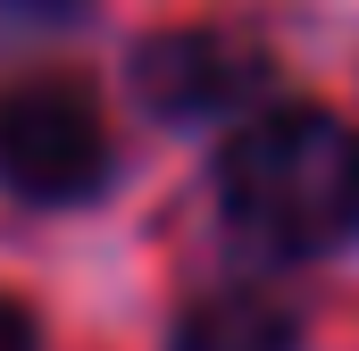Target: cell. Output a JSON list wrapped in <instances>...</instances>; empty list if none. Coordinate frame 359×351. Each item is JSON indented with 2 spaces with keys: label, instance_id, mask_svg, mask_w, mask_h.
Segmentation results:
<instances>
[{
  "label": "cell",
  "instance_id": "cell-5",
  "mask_svg": "<svg viewBox=\"0 0 359 351\" xmlns=\"http://www.w3.org/2000/svg\"><path fill=\"white\" fill-rule=\"evenodd\" d=\"M0 351H42L34 310H25V301H8V293H0Z\"/></svg>",
  "mask_w": 359,
  "mask_h": 351
},
{
  "label": "cell",
  "instance_id": "cell-3",
  "mask_svg": "<svg viewBox=\"0 0 359 351\" xmlns=\"http://www.w3.org/2000/svg\"><path fill=\"white\" fill-rule=\"evenodd\" d=\"M134 92L151 117H176V126H201V117H234L268 92V59L234 34H151L134 51Z\"/></svg>",
  "mask_w": 359,
  "mask_h": 351
},
{
  "label": "cell",
  "instance_id": "cell-1",
  "mask_svg": "<svg viewBox=\"0 0 359 351\" xmlns=\"http://www.w3.org/2000/svg\"><path fill=\"white\" fill-rule=\"evenodd\" d=\"M217 209L268 260L334 251L359 226V134L334 109H251L217 151Z\"/></svg>",
  "mask_w": 359,
  "mask_h": 351
},
{
  "label": "cell",
  "instance_id": "cell-4",
  "mask_svg": "<svg viewBox=\"0 0 359 351\" xmlns=\"http://www.w3.org/2000/svg\"><path fill=\"white\" fill-rule=\"evenodd\" d=\"M168 351H301V318L276 293H209L176 318Z\"/></svg>",
  "mask_w": 359,
  "mask_h": 351
},
{
  "label": "cell",
  "instance_id": "cell-2",
  "mask_svg": "<svg viewBox=\"0 0 359 351\" xmlns=\"http://www.w3.org/2000/svg\"><path fill=\"white\" fill-rule=\"evenodd\" d=\"M109 184V126L76 76L0 84V192L8 201H92Z\"/></svg>",
  "mask_w": 359,
  "mask_h": 351
}]
</instances>
